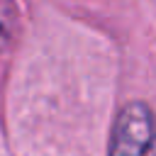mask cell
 I'll list each match as a JSON object with an SVG mask.
<instances>
[{"instance_id": "6da1fadb", "label": "cell", "mask_w": 156, "mask_h": 156, "mask_svg": "<svg viewBox=\"0 0 156 156\" xmlns=\"http://www.w3.org/2000/svg\"><path fill=\"white\" fill-rule=\"evenodd\" d=\"M110 156H156V122L144 102H129L119 110L112 127Z\"/></svg>"}, {"instance_id": "7a4b0ae2", "label": "cell", "mask_w": 156, "mask_h": 156, "mask_svg": "<svg viewBox=\"0 0 156 156\" xmlns=\"http://www.w3.org/2000/svg\"><path fill=\"white\" fill-rule=\"evenodd\" d=\"M17 29V10L12 0H0V51H5Z\"/></svg>"}]
</instances>
